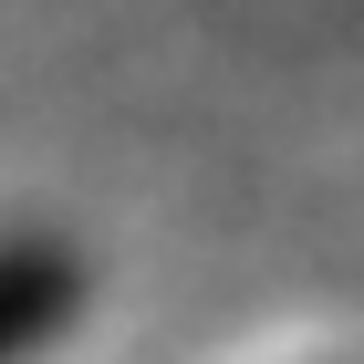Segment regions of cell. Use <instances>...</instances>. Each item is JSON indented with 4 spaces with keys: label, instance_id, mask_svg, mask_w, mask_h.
I'll use <instances>...</instances> for the list:
<instances>
[{
    "label": "cell",
    "instance_id": "cell-1",
    "mask_svg": "<svg viewBox=\"0 0 364 364\" xmlns=\"http://www.w3.org/2000/svg\"><path fill=\"white\" fill-rule=\"evenodd\" d=\"M73 291H84V271L63 250H0V364H21L31 343L53 333L73 312Z\"/></svg>",
    "mask_w": 364,
    "mask_h": 364
}]
</instances>
